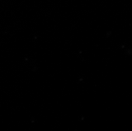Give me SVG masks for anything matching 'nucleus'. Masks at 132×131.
Returning a JSON list of instances; mask_svg holds the SVG:
<instances>
[]
</instances>
